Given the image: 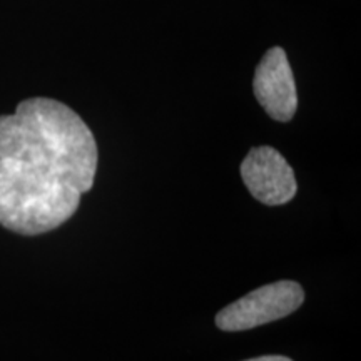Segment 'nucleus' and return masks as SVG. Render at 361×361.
I'll list each match as a JSON object with an SVG mask.
<instances>
[{
    "mask_svg": "<svg viewBox=\"0 0 361 361\" xmlns=\"http://www.w3.org/2000/svg\"><path fill=\"white\" fill-rule=\"evenodd\" d=\"M252 90L271 119L278 123H290L293 119L298 109V92L284 49L273 47L264 54L256 67Z\"/></svg>",
    "mask_w": 361,
    "mask_h": 361,
    "instance_id": "20e7f679",
    "label": "nucleus"
},
{
    "mask_svg": "<svg viewBox=\"0 0 361 361\" xmlns=\"http://www.w3.org/2000/svg\"><path fill=\"white\" fill-rule=\"evenodd\" d=\"M305 291L296 281H276L247 293L216 314V326L223 331H246L288 314L303 305Z\"/></svg>",
    "mask_w": 361,
    "mask_h": 361,
    "instance_id": "f03ea898",
    "label": "nucleus"
},
{
    "mask_svg": "<svg viewBox=\"0 0 361 361\" xmlns=\"http://www.w3.org/2000/svg\"><path fill=\"white\" fill-rule=\"evenodd\" d=\"M97 142L82 117L51 97L0 116V226L39 236L67 223L94 186Z\"/></svg>",
    "mask_w": 361,
    "mask_h": 361,
    "instance_id": "f257e3e1",
    "label": "nucleus"
},
{
    "mask_svg": "<svg viewBox=\"0 0 361 361\" xmlns=\"http://www.w3.org/2000/svg\"><path fill=\"white\" fill-rule=\"evenodd\" d=\"M241 178L255 200L266 206L288 204L296 196L295 171L274 147H252L241 162Z\"/></svg>",
    "mask_w": 361,
    "mask_h": 361,
    "instance_id": "7ed1b4c3",
    "label": "nucleus"
},
{
    "mask_svg": "<svg viewBox=\"0 0 361 361\" xmlns=\"http://www.w3.org/2000/svg\"><path fill=\"white\" fill-rule=\"evenodd\" d=\"M245 361H293V360L281 355H266V356H258V358H251Z\"/></svg>",
    "mask_w": 361,
    "mask_h": 361,
    "instance_id": "39448f33",
    "label": "nucleus"
}]
</instances>
